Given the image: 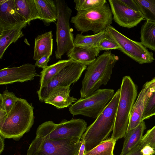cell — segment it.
<instances>
[{
    "instance_id": "cell-21",
    "label": "cell",
    "mask_w": 155,
    "mask_h": 155,
    "mask_svg": "<svg viewBox=\"0 0 155 155\" xmlns=\"http://www.w3.org/2000/svg\"><path fill=\"white\" fill-rule=\"evenodd\" d=\"M146 129L145 124L143 120L135 128L127 131L120 155H125L140 145Z\"/></svg>"
},
{
    "instance_id": "cell-16",
    "label": "cell",
    "mask_w": 155,
    "mask_h": 155,
    "mask_svg": "<svg viewBox=\"0 0 155 155\" xmlns=\"http://www.w3.org/2000/svg\"><path fill=\"white\" fill-rule=\"evenodd\" d=\"M151 93L147 88L144 85L133 105L127 131L135 128L142 121L141 119L144 107Z\"/></svg>"
},
{
    "instance_id": "cell-5",
    "label": "cell",
    "mask_w": 155,
    "mask_h": 155,
    "mask_svg": "<svg viewBox=\"0 0 155 155\" xmlns=\"http://www.w3.org/2000/svg\"><path fill=\"white\" fill-rule=\"evenodd\" d=\"M113 16L109 4L89 11L77 12L70 22L82 34L89 31L97 34L105 30L112 24Z\"/></svg>"
},
{
    "instance_id": "cell-37",
    "label": "cell",
    "mask_w": 155,
    "mask_h": 155,
    "mask_svg": "<svg viewBox=\"0 0 155 155\" xmlns=\"http://www.w3.org/2000/svg\"><path fill=\"white\" fill-rule=\"evenodd\" d=\"M7 115V112L0 108V128L3 125Z\"/></svg>"
},
{
    "instance_id": "cell-35",
    "label": "cell",
    "mask_w": 155,
    "mask_h": 155,
    "mask_svg": "<svg viewBox=\"0 0 155 155\" xmlns=\"http://www.w3.org/2000/svg\"><path fill=\"white\" fill-rule=\"evenodd\" d=\"M126 5L137 12H140V9L134 0H119Z\"/></svg>"
},
{
    "instance_id": "cell-7",
    "label": "cell",
    "mask_w": 155,
    "mask_h": 155,
    "mask_svg": "<svg viewBox=\"0 0 155 155\" xmlns=\"http://www.w3.org/2000/svg\"><path fill=\"white\" fill-rule=\"evenodd\" d=\"M87 126L86 122L81 119L64 120L57 124L52 121H45L38 127L36 137L53 140L67 138L81 139Z\"/></svg>"
},
{
    "instance_id": "cell-29",
    "label": "cell",
    "mask_w": 155,
    "mask_h": 155,
    "mask_svg": "<svg viewBox=\"0 0 155 155\" xmlns=\"http://www.w3.org/2000/svg\"><path fill=\"white\" fill-rule=\"evenodd\" d=\"M18 98L13 93L5 90L2 94H0V108L8 114Z\"/></svg>"
},
{
    "instance_id": "cell-28",
    "label": "cell",
    "mask_w": 155,
    "mask_h": 155,
    "mask_svg": "<svg viewBox=\"0 0 155 155\" xmlns=\"http://www.w3.org/2000/svg\"><path fill=\"white\" fill-rule=\"evenodd\" d=\"M75 8L77 12L90 10L102 6L107 3L106 0H75Z\"/></svg>"
},
{
    "instance_id": "cell-17",
    "label": "cell",
    "mask_w": 155,
    "mask_h": 155,
    "mask_svg": "<svg viewBox=\"0 0 155 155\" xmlns=\"http://www.w3.org/2000/svg\"><path fill=\"white\" fill-rule=\"evenodd\" d=\"M100 52L97 47L74 46L66 55L74 62L88 66L96 60Z\"/></svg>"
},
{
    "instance_id": "cell-27",
    "label": "cell",
    "mask_w": 155,
    "mask_h": 155,
    "mask_svg": "<svg viewBox=\"0 0 155 155\" xmlns=\"http://www.w3.org/2000/svg\"><path fill=\"white\" fill-rule=\"evenodd\" d=\"M144 18L155 22V0H134Z\"/></svg>"
},
{
    "instance_id": "cell-3",
    "label": "cell",
    "mask_w": 155,
    "mask_h": 155,
    "mask_svg": "<svg viewBox=\"0 0 155 155\" xmlns=\"http://www.w3.org/2000/svg\"><path fill=\"white\" fill-rule=\"evenodd\" d=\"M33 109L31 104L25 99L18 98L0 128V136L4 139L18 140L33 124Z\"/></svg>"
},
{
    "instance_id": "cell-38",
    "label": "cell",
    "mask_w": 155,
    "mask_h": 155,
    "mask_svg": "<svg viewBox=\"0 0 155 155\" xmlns=\"http://www.w3.org/2000/svg\"><path fill=\"white\" fill-rule=\"evenodd\" d=\"M140 149L139 145L125 155H142L140 153Z\"/></svg>"
},
{
    "instance_id": "cell-40",
    "label": "cell",
    "mask_w": 155,
    "mask_h": 155,
    "mask_svg": "<svg viewBox=\"0 0 155 155\" xmlns=\"http://www.w3.org/2000/svg\"><path fill=\"white\" fill-rule=\"evenodd\" d=\"M5 146L4 138L2 136H0V154L3 151Z\"/></svg>"
},
{
    "instance_id": "cell-30",
    "label": "cell",
    "mask_w": 155,
    "mask_h": 155,
    "mask_svg": "<svg viewBox=\"0 0 155 155\" xmlns=\"http://www.w3.org/2000/svg\"><path fill=\"white\" fill-rule=\"evenodd\" d=\"M155 115V91L151 93L146 102L141 121Z\"/></svg>"
},
{
    "instance_id": "cell-8",
    "label": "cell",
    "mask_w": 155,
    "mask_h": 155,
    "mask_svg": "<svg viewBox=\"0 0 155 155\" xmlns=\"http://www.w3.org/2000/svg\"><path fill=\"white\" fill-rule=\"evenodd\" d=\"M57 6L58 16L56 23L57 49L55 51L57 59H61L65 53L74 47V37L70 28V19L72 10L64 0H55Z\"/></svg>"
},
{
    "instance_id": "cell-6",
    "label": "cell",
    "mask_w": 155,
    "mask_h": 155,
    "mask_svg": "<svg viewBox=\"0 0 155 155\" xmlns=\"http://www.w3.org/2000/svg\"><path fill=\"white\" fill-rule=\"evenodd\" d=\"M80 138H67L53 140L36 137L26 155H78L81 144Z\"/></svg>"
},
{
    "instance_id": "cell-20",
    "label": "cell",
    "mask_w": 155,
    "mask_h": 155,
    "mask_svg": "<svg viewBox=\"0 0 155 155\" xmlns=\"http://www.w3.org/2000/svg\"><path fill=\"white\" fill-rule=\"evenodd\" d=\"M53 35L50 31L38 35L35 39L33 58L37 61L42 57L51 55L53 49Z\"/></svg>"
},
{
    "instance_id": "cell-10",
    "label": "cell",
    "mask_w": 155,
    "mask_h": 155,
    "mask_svg": "<svg viewBox=\"0 0 155 155\" xmlns=\"http://www.w3.org/2000/svg\"><path fill=\"white\" fill-rule=\"evenodd\" d=\"M105 30L118 45L119 50L139 64L150 63L154 60L152 52L149 51L141 42L129 39L111 25Z\"/></svg>"
},
{
    "instance_id": "cell-1",
    "label": "cell",
    "mask_w": 155,
    "mask_h": 155,
    "mask_svg": "<svg viewBox=\"0 0 155 155\" xmlns=\"http://www.w3.org/2000/svg\"><path fill=\"white\" fill-rule=\"evenodd\" d=\"M118 59V56L106 51L87 66L82 81L80 98L89 96L102 85H106Z\"/></svg>"
},
{
    "instance_id": "cell-39",
    "label": "cell",
    "mask_w": 155,
    "mask_h": 155,
    "mask_svg": "<svg viewBox=\"0 0 155 155\" xmlns=\"http://www.w3.org/2000/svg\"><path fill=\"white\" fill-rule=\"evenodd\" d=\"M81 144L80 148L78 155H84L85 152V143L84 140H81Z\"/></svg>"
},
{
    "instance_id": "cell-4",
    "label": "cell",
    "mask_w": 155,
    "mask_h": 155,
    "mask_svg": "<svg viewBox=\"0 0 155 155\" xmlns=\"http://www.w3.org/2000/svg\"><path fill=\"white\" fill-rule=\"evenodd\" d=\"M120 95L111 138L116 140L124 137L127 131L131 110L137 94V89L130 77H123Z\"/></svg>"
},
{
    "instance_id": "cell-19",
    "label": "cell",
    "mask_w": 155,
    "mask_h": 155,
    "mask_svg": "<svg viewBox=\"0 0 155 155\" xmlns=\"http://www.w3.org/2000/svg\"><path fill=\"white\" fill-rule=\"evenodd\" d=\"M28 24L25 21L7 30L0 32V59L6 50L12 43H15L24 36L22 29Z\"/></svg>"
},
{
    "instance_id": "cell-31",
    "label": "cell",
    "mask_w": 155,
    "mask_h": 155,
    "mask_svg": "<svg viewBox=\"0 0 155 155\" xmlns=\"http://www.w3.org/2000/svg\"><path fill=\"white\" fill-rule=\"evenodd\" d=\"M108 35L106 38L100 42L97 47L100 51L112 49L119 50L120 48L116 42Z\"/></svg>"
},
{
    "instance_id": "cell-24",
    "label": "cell",
    "mask_w": 155,
    "mask_h": 155,
    "mask_svg": "<svg viewBox=\"0 0 155 155\" xmlns=\"http://www.w3.org/2000/svg\"><path fill=\"white\" fill-rule=\"evenodd\" d=\"M108 35L106 30L92 35L77 34L74 38V46L97 47L100 42Z\"/></svg>"
},
{
    "instance_id": "cell-32",
    "label": "cell",
    "mask_w": 155,
    "mask_h": 155,
    "mask_svg": "<svg viewBox=\"0 0 155 155\" xmlns=\"http://www.w3.org/2000/svg\"><path fill=\"white\" fill-rule=\"evenodd\" d=\"M140 145H149L155 149V126L143 136Z\"/></svg>"
},
{
    "instance_id": "cell-23",
    "label": "cell",
    "mask_w": 155,
    "mask_h": 155,
    "mask_svg": "<svg viewBox=\"0 0 155 155\" xmlns=\"http://www.w3.org/2000/svg\"><path fill=\"white\" fill-rule=\"evenodd\" d=\"M73 62L70 59L59 60L43 69L40 72V88L46 86L63 69Z\"/></svg>"
},
{
    "instance_id": "cell-13",
    "label": "cell",
    "mask_w": 155,
    "mask_h": 155,
    "mask_svg": "<svg viewBox=\"0 0 155 155\" xmlns=\"http://www.w3.org/2000/svg\"><path fill=\"white\" fill-rule=\"evenodd\" d=\"M36 67L35 65L27 63L18 67L1 69L0 70V84L23 82L32 81L35 77H40L36 72Z\"/></svg>"
},
{
    "instance_id": "cell-14",
    "label": "cell",
    "mask_w": 155,
    "mask_h": 155,
    "mask_svg": "<svg viewBox=\"0 0 155 155\" xmlns=\"http://www.w3.org/2000/svg\"><path fill=\"white\" fill-rule=\"evenodd\" d=\"M24 21L16 10L15 0H0V32L9 29Z\"/></svg>"
},
{
    "instance_id": "cell-26",
    "label": "cell",
    "mask_w": 155,
    "mask_h": 155,
    "mask_svg": "<svg viewBox=\"0 0 155 155\" xmlns=\"http://www.w3.org/2000/svg\"><path fill=\"white\" fill-rule=\"evenodd\" d=\"M116 141L112 138L104 140L91 150L85 152L84 155H114Z\"/></svg>"
},
{
    "instance_id": "cell-22",
    "label": "cell",
    "mask_w": 155,
    "mask_h": 155,
    "mask_svg": "<svg viewBox=\"0 0 155 155\" xmlns=\"http://www.w3.org/2000/svg\"><path fill=\"white\" fill-rule=\"evenodd\" d=\"M15 2L18 13L28 24L31 21L39 19L34 0H15Z\"/></svg>"
},
{
    "instance_id": "cell-9",
    "label": "cell",
    "mask_w": 155,
    "mask_h": 155,
    "mask_svg": "<svg viewBox=\"0 0 155 155\" xmlns=\"http://www.w3.org/2000/svg\"><path fill=\"white\" fill-rule=\"evenodd\" d=\"M114 90L99 89L89 96L78 100L69 108L73 116L82 115L96 119L111 100Z\"/></svg>"
},
{
    "instance_id": "cell-18",
    "label": "cell",
    "mask_w": 155,
    "mask_h": 155,
    "mask_svg": "<svg viewBox=\"0 0 155 155\" xmlns=\"http://www.w3.org/2000/svg\"><path fill=\"white\" fill-rule=\"evenodd\" d=\"M39 16V19L44 24L49 25L57 21L58 10L55 0H34Z\"/></svg>"
},
{
    "instance_id": "cell-12",
    "label": "cell",
    "mask_w": 155,
    "mask_h": 155,
    "mask_svg": "<svg viewBox=\"0 0 155 155\" xmlns=\"http://www.w3.org/2000/svg\"><path fill=\"white\" fill-rule=\"evenodd\" d=\"M114 21L119 26L130 28L137 26L145 18L142 13L130 8L119 0L108 1Z\"/></svg>"
},
{
    "instance_id": "cell-25",
    "label": "cell",
    "mask_w": 155,
    "mask_h": 155,
    "mask_svg": "<svg viewBox=\"0 0 155 155\" xmlns=\"http://www.w3.org/2000/svg\"><path fill=\"white\" fill-rule=\"evenodd\" d=\"M141 43L146 48L155 51V22L147 21L142 26Z\"/></svg>"
},
{
    "instance_id": "cell-36",
    "label": "cell",
    "mask_w": 155,
    "mask_h": 155,
    "mask_svg": "<svg viewBox=\"0 0 155 155\" xmlns=\"http://www.w3.org/2000/svg\"><path fill=\"white\" fill-rule=\"evenodd\" d=\"M144 85L151 93L155 91V78L150 81L146 82Z\"/></svg>"
},
{
    "instance_id": "cell-2",
    "label": "cell",
    "mask_w": 155,
    "mask_h": 155,
    "mask_svg": "<svg viewBox=\"0 0 155 155\" xmlns=\"http://www.w3.org/2000/svg\"><path fill=\"white\" fill-rule=\"evenodd\" d=\"M120 95V89L96 120L87 127L81 137L85 143V152L89 151L104 140L113 130Z\"/></svg>"
},
{
    "instance_id": "cell-15",
    "label": "cell",
    "mask_w": 155,
    "mask_h": 155,
    "mask_svg": "<svg viewBox=\"0 0 155 155\" xmlns=\"http://www.w3.org/2000/svg\"><path fill=\"white\" fill-rule=\"evenodd\" d=\"M70 86L58 87L54 88L44 102L52 105L58 109L68 107L78 100L70 96Z\"/></svg>"
},
{
    "instance_id": "cell-11",
    "label": "cell",
    "mask_w": 155,
    "mask_h": 155,
    "mask_svg": "<svg viewBox=\"0 0 155 155\" xmlns=\"http://www.w3.org/2000/svg\"><path fill=\"white\" fill-rule=\"evenodd\" d=\"M87 66L80 63L74 62L64 68L46 86L40 88L37 91L39 101L44 102L55 88L70 86L77 82L86 69Z\"/></svg>"
},
{
    "instance_id": "cell-34",
    "label": "cell",
    "mask_w": 155,
    "mask_h": 155,
    "mask_svg": "<svg viewBox=\"0 0 155 155\" xmlns=\"http://www.w3.org/2000/svg\"><path fill=\"white\" fill-rule=\"evenodd\" d=\"M140 146V151L142 155H153L155 154V149L149 145Z\"/></svg>"
},
{
    "instance_id": "cell-33",
    "label": "cell",
    "mask_w": 155,
    "mask_h": 155,
    "mask_svg": "<svg viewBox=\"0 0 155 155\" xmlns=\"http://www.w3.org/2000/svg\"><path fill=\"white\" fill-rule=\"evenodd\" d=\"M50 57L45 55L40 59L36 61L35 65L38 68H42L43 69L48 66V63L50 60Z\"/></svg>"
}]
</instances>
